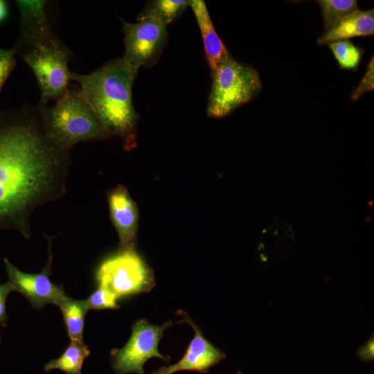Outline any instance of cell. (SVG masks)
I'll return each mask as SVG.
<instances>
[{
	"label": "cell",
	"instance_id": "obj_1",
	"mask_svg": "<svg viewBox=\"0 0 374 374\" xmlns=\"http://www.w3.org/2000/svg\"><path fill=\"white\" fill-rule=\"evenodd\" d=\"M71 150L48 137L38 105L0 110V230L30 238L33 213L66 193Z\"/></svg>",
	"mask_w": 374,
	"mask_h": 374
},
{
	"label": "cell",
	"instance_id": "obj_2",
	"mask_svg": "<svg viewBox=\"0 0 374 374\" xmlns=\"http://www.w3.org/2000/svg\"><path fill=\"white\" fill-rule=\"evenodd\" d=\"M136 75L123 57L112 60L87 75L70 74L103 127L112 136H118L127 151L138 145L139 116L132 102Z\"/></svg>",
	"mask_w": 374,
	"mask_h": 374
},
{
	"label": "cell",
	"instance_id": "obj_3",
	"mask_svg": "<svg viewBox=\"0 0 374 374\" xmlns=\"http://www.w3.org/2000/svg\"><path fill=\"white\" fill-rule=\"evenodd\" d=\"M39 106L46 135L61 147L72 149L79 143L112 137L78 87L70 88L53 105Z\"/></svg>",
	"mask_w": 374,
	"mask_h": 374
},
{
	"label": "cell",
	"instance_id": "obj_4",
	"mask_svg": "<svg viewBox=\"0 0 374 374\" xmlns=\"http://www.w3.org/2000/svg\"><path fill=\"white\" fill-rule=\"evenodd\" d=\"M212 72V86L207 114L223 118L253 99L262 88L256 69L236 62L232 57Z\"/></svg>",
	"mask_w": 374,
	"mask_h": 374
},
{
	"label": "cell",
	"instance_id": "obj_5",
	"mask_svg": "<svg viewBox=\"0 0 374 374\" xmlns=\"http://www.w3.org/2000/svg\"><path fill=\"white\" fill-rule=\"evenodd\" d=\"M21 57L33 72L40 90V106L57 100L70 88V49L55 36L39 42Z\"/></svg>",
	"mask_w": 374,
	"mask_h": 374
},
{
	"label": "cell",
	"instance_id": "obj_6",
	"mask_svg": "<svg viewBox=\"0 0 374 374\" xmlns=\"http://www.w3.org/2000/svg\"><path fill=\"white\" fill-rule=\"evenodd\" d=\"M98 286L118 299L150 292L154 286L152 271L135 249H121L105 259L96 271Z\"/></svg>",
	"mask_w": 374,
	"mask_h": 374
},
{
	"label": "cell",
	"instance_id": "obj_7",
	"mask_svg": "<svg viewBox=\"0 0 374 374\" xmlns=\"http://www.w3.org/2000/svg\"><path fill=\"white\" fill-rule=\"evenodd\" d=\"M171 324V321L161 326L153 325L144 319L136 321L127 342L121 348H114L110 353V362L115 373L145 374L143 366L152 357L169 362L170 357L161 355L158 345L163 332Z\"/></svg>",
	"mask_w": 374,
	"mask_h": 374
},
{
	"label": "cell",
	"instance_id": "obj_8",
	"mask_svg": "<svg viewBox=\"0 0 374 374\" xmlns=\"http://www.w3.org/2000/svg\"><path fill=\"white\" fill-rule=\"evenodd\" d=\"M122 21L125 44L123 58L137 73L141 66L154 65L167 44L166 26L151 19L136 23Z\"/></svg>",
	"mask_w": 374,
	"mask_h": 374
},
{
	"label": "cell",
	"instance_id": "obj_9",
	"mask_svg": "<svg viewBox=\"0 0 374 374\" xmlns=\"http://www.w3.org/2000/svg\"><path fill=\"white\" fill-rule=\"evenodd\" d=\"M48 262L39 273L24 272L12 264L7 258L3 259L8 282L12 285L14 291L23 294L37 310L42 309L46 304L57 305L66 296L63 288L53 283L50 279L53 260L51 238H48Z\"/></svg>",
	"mask_w": 374,
	"mask_h": 374
},
{
	"label": "cell",
	"instance_id": "obj_10",
	"mask_svg": "<svg viewBox=\"0 0 374 374\" xmlns=\"http://www.w3.org/2000/svg\"><path fill=\"white\" fill-rule=\"evenodd\" d=\"M19 14V35L13 47L21 55L35 44L57 34L53 28L49 2L45 0H17Z\"/></svg>",
	"mask_w": 374,
	"mask_h": 374
},
{
	"label": "cell",
	"instance_id": "obj_11",
	"mask_svg": "<svg viewBox=\"0 0 374 374\" xmlns=\"http://www.w3.org/2000/svg\"><path fill=\"white\" fill-rule=\"evenodd\" d=\"M179 312L183 317L181 321L188 323L193 328L194 337L178 362L159 367L152 374H173L181 371L205 373L226 358V354L203 336L199 328L186 313L183 311Z\"/></svg>",
	"mask_w": 374,
	"mask_h": 374
},
{
	"label": "cell",
	"instance_id": "obj_12",
	"mask_svg": "<svg viewBox=\"0 0 374 374\" xmlns=\"http://www.w3.org/2000/svg\"><path fill=\"white\" fill-rule=\"evenodd\" d=\"M111 221L117 231L121 249H135L139 209L127 188L118 184L107 195Z\"/></svg>",
	"mask_w": 374,
	"mask_h": 374
},
{
	"label": "cell",
	"instance_id": "obj_13",
	"mask_svg": "<svg viewBox=\"0 0 374 374\" xmlns=\"http://www.w3.org/2000/svg\"><path fill=\"white\" fill-rule=\"evenodd\" d=\"M190 7L200 30L207 62L213 71L231 56L214 28L204 1L191 0Z\"/></svg>",
	"mask_w": 374,
	"mask_h": 374
},
{
	"label": "cell",
	"instance_id": "obj_14",
	"mask_svg": "<svg viewBox=\"0 0 374 374\" xmlns=\"http://www.w3.org/2000/svg\"><path fill=\"white\" fill-rule=\"evenodd\" d=\"M374 34V10H359L348 15L335 26L326 31L317 39L319 45L348 40L356 37H366Z\"/></svg>",
	"mask_w": 374,
	"mask_h": 374
},
{
	"label": "cell",
	"instance_id": "obj_15",
	"mask_svg": "<svg viewBox=\"0 0 374 374\" xmlns=\"http://www.w3.org/2000/svg\"><path fill=\"white\" fill-rule=\"evenodd\" d=\"M190 3L191 0L150 1L140 12L137 20H154L167 26L177 20L190 6Z\"/></svg>",
	"mask_w": 374,
	"mask_h": 374
},
{
	"label": "cell",
	"instance_id": "obj_16",
	"mask_svg": "<svg viewBox=\"0 0 374 374\" xmlns=\"http://www.w3.org/2000/svg\"><path fill=\"white\" fill-rule=\"evenodd\" d=\"M60 309L71 341H83L84 319L89 311L84 300H75L66 295L57 305Z\"/></svg>",
	"mask_w": 374,
	"mask_h": 374
},
{
	"label": "cell",
	"instance_id": "obj_17",
	"mask_svg": "<svg viewBox=\"0 0 374 374\" xmlns=\"http://www.w3.org/2000/svg\"><path fill=\"white\" fill-rule=\"evenodd\" d=\"M89 355L90 351L84 342L71 341L60 357L45 364L44 370L49 372L57 368L66 374H82L83 362Z\"/></svg>",
	"mask_w": 374,
	"mask_h": 374
},
{
	"label": "cell",
	"instance_id": "obj_18",
	"mask_svg": "<svg viewBox=\"0 0 374 374\" xmlns=\"http://www.w3.org/2000/svg\"><path fill=\"white\" fill-rule=\"evenodd\" d=\"M317 2L321 10L325 32L359 10L355 0H319Z\"/></svg>",
	"mask_w": 374,
	"mask_h": 374
},
{
	"label": "cell",
	"instance_id": "obj_19",
	"mask_svg": "<svg viewBox=\"0 0 374 374\" xmlns=\"http://www.w3.org/2000/svg\"><path fill=\"white\" fill-rule=\"evenodd\" d=\"M340 69L355 71L362 60L363 51L350 40H341L328 44Z\"/></svg>",
	"mask_w": 374,
	"mask_h": 374
},
{
	"label": "cell",
	"instance_id": "obj_20",
	"mask_svg": "<svg viewBox=\"0 0 374 374\" xmlns=\"http://www.w3.org/2000/svg\"><path fill=\"white\" fill-rule=\"evenodd\" d=\"M116 296L107 288L98 286L87 299H84L85 305L89 310H107L118 309V305Z\"/></svg>",
	"mask_w": 374,
	"mask_h": 374
},
{
	"label": "cell",
	"instance_id": "obj_21",
	"mask_svg": "<svg viewBox=\"0 0 374 374\" xmlns=\"http://www.w3.org/2000/svg\"><path fill=\"white\" fill-rule=\"evenodd\" d=\"M16 52L13 48H0V91L16 66Z\"/></svg>",
	"mask_w": 374,
	"mask_h": 374
},
{
	"label": "cell",
	"instance_id": "obj_22",
	"mask_svg": "<svg viewBox=\"0 0 374 374\" xmlns=\"http://www.w3.org/2000/svg\"><path fill=\"white\" fill-rule=\"evenodd\" d=\"M373 57H372L366 72L362 79L359 84L355 88L351 95V99L353 100H357L362 94L366 92L371 91L374 88V62Z\"/></svg>",
	"mask_w": 374,
	"mask_h": 374
},
{
	"label": "cell",
	"instance_id": "obj_23",
	"mask_svg": "<svg viewBox=\"0 0 374 374\" xmlns=\"http://www.w3.org/2000/svg\"><path fill=\"white\" fill-rule=\"evenodd\" d=\"M12 291H14V289L9 282L0 284V324L1 326L6 325V300Z\"/></svg>",
	"mask_w": 374,
	"mask_h": 374
},
{
	"label": "cell",
	"instance_id": "obj_24",
	"mask_svg": "<svg viewBox=\"0 0 374 374\" xmlns=\"http://www.w3.org/2000/svg\"><path fill=\"white\" fill-rule=\"evenodd\" d=\"M373 335H372V337H371L368 340L357 350V356L359 359L363 362L373 361Z\"/></svg>",
	"mask_w": 374,
	"mask_h": 374
},
{
	"label": "cell",
	"instance_id": "obj_25",
	"mask_svg": "<svg viewBox=\"0 0 374 374\" xmlns=\"http://www.w3.org/2000/svg\"><path fill=\"white\" fill-rule=\"evenodd\" d=\"M10 8L6 1L0 0V24L3 23L9 17Z\"/></svg>",
	"mask_w": 374,
	"mask_h": 374
},
{
	"label": "cell",
	"instance_id": "obj_26",
	"mask_svg": "<svg viewBox=\"0 0 374 374\" xmlns=\"http://www.w3.org/2000/svg\"><path fill=\"white\" fill-rule=\"evenodd\" d=\"M237 374H243V373L242 372H240V371H238Z\"/></svg>",
	"mask_w": 374,
	"mask_h": 374
},
{
	"label": "cell",
	"instance_id": "obj_27",
	"mask_svg": "<svg viewBox=\"0 0 374 374\" xmlns=\"http://www.w3.org/2000/svg\"><path fill=\"white\" fill-rule=\"evenodd\" d=\"M0 342H1V338H0Z\"/></svg>",
	"mask_w": 374,
	"mask_h": 374
}]
</instances>
